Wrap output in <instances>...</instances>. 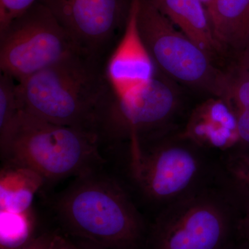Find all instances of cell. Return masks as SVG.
I'll return each mask as SVG.
<instances>
[{
	"label": "cell",
	"instance_id": "277c9868",
	"mask_svg": "<svg viewBox=\"0 0 249 249\" xmlns=\"http://www.w3.org/2000/svg\"><path fill=\"white\" fill-rule=\"evenodd\" d=\"M220 177L162 208L148 226L143 249H226L237 240V219Z\"/></svg>",
	"mask_w": 249,
	"mask_h": 249
},
{
	"label": "cell",
	"instance_id": "d4e9b609",
	"mask_svg": "<svg viewBox=\"0 0 249 249\" xmlns=\"http://www.w3.org/2000/svg\"><path fill=\"white\" fill-rule=\"evenodd\" d=\"M202 4L204 5L206 9H207L208 7L211 5V3L213 1V0H200Z\"/></svg>",
	"mask_w": 249,
	"mask_h": 249
},
{
	"label": "cell",
	"instance_id": "9a60e30c",
	"mask_svg": "<svg viewBox=\"0 0 249 249\" xmlns=\"http://www.w3.org/2000/svg\"><path fill=\"white\" fill-rule=\"evenodd\" d=\"M0 214L1 249H21L35 237L32 209L22 213L0 211Z\"/></svg>",
	"mask_w": 249,
	"mask_h": 249
},
{
	"label": "cell",
	"instance_id": "3957f363",
	"mask_svg": "<svg viewBox=\"0 0 249 249\" xmlns=\"http://www.w3.org/2000/svg\"><path fill=\"white\" fill-rule=\"evenodd\" d=\"M101 145L94 132L52 124L21 109L1 155L47 182L98 171L105 162Z\"/></svg>",
	"mask_w": 249,
	"mask_h": 249
},
{
	"label": "cell",
	"instance_id": "5bb4252c",
	"mask_svg": "<svg viewBox=\"0 0 249 249\" xmlns=\"http://www.w3.org/2000/svg\"><path fill=\"white\" fill-rule=\"evenodd\" d=\"M45 182L34 170L6 162L0 175V211L11 213L30 211L34 196Z\"/></svg>",
	"mask_w": 249,
	"mask_h": 249
},
{
	"label": "cell",
	"instance_id": "8992f818",
	"mask_svg": "<svg viewBox=\"0 0 249 249\" xmlns=\"http://www.w3.org/2000/svg\"><path fill=\"white\" fill-rule=\"evenodd\" d=\"M139 34L156 68L173 79L225 99L229 75L202 49L177 30L152 0H139Z\"/></svg>",
	"mask_w": 249,
	"mask_h": 249
},
{
	"label": "cell",
	"instance_id": "ac0fdd59",
	"mask_svg": "<svg viewBox=\"0 0 249 249\" xmlns=\"http://www.w3.org/2000/svg\"><path fill=\"white\" fill-rule=\"evenodd\" d=\"M40 0H0V31Z\"/></svg>",
	"mask_w": 249,
	"mask_h": 249
},
{
	"label": "cell",
	"instance_id": "5b68a950",
	"mask_svg": "<svg viewBox=\"0 0 249 249\" xmlns=\"http://www.w3.org/2000/svg\"><path fill=\"white\" fill-rule=\"evenodd\" d=\"M204 150L181 132L165 134L144 144L129 161L132 178L147 199L163 208L207 182Z\"/></svg>",
	"mask_w": 249,
	"mask_h": 249
},
{
	"label": "cell",
	"instance_id": "7c38bea8",
	"mask_svg": "<svg viewBox=\"0 0 249 249\" xmlns=\"http://www.w3.org/2000/svg\"><path fill=\"white\" fill-rule=\"evenodd\" d=\"M181 32L211 58L222 53L214 39L206 7L200 0H152Z\"/></svg>",
	"mask_w": 249,
	"mask_h": 249
},
{
	"label": "cell",
	"instance_id": "cb8c5ba5",
	"mask_svg": "<svg viewBox=\"0 0 249 249\" xmlns=\"http://www.w3.org/2000/svg\"><path fill=\"white\" fill-rule=\"evenodd\" d=\"M226 249H249V244L247 242L236 240Z\"/></svg>",
	"mask_w": 249,
	"mask_h": 249
},
{
	"label": "cell",
	"instance_id": "9c48e42d",
	"mask_svg": "<svg viewBox=\"0 0 249 249\" xmlns=\"http://www.w3.org/2000/svg\"><path fill=\"white\" fill-rule=\"evenodd\" d=\"M132 0H40L78 51L107 62L124 34Z\"/></svg>",
	"mask_w": 249,
	"mask_h": 249
},
{
	"label": "cell",
	"instance_id": "e0dca14e",
	"mask_svg": "<svg viewBox=\"0 0 249 249\" xmlns=\"http://www.w3.org/2000/svg\"><path fill=\"white\" fill-rule=\"evenodd\" d=\"M229 88L224 101L234 113L249 114V72L240 65L229 73Z\"/></svg>",
	"mask_w": 249,
	"mask_h": 249
},
{
	"label": "cell",
	"instance_id": "ffe728a7",
	"mask_svg": "<svg viewBox=\"0 0 249 249\" xmlns=\"http://www.w3.org/2000/svg\"><path fill=\"white\" fill-rule=\"evenodd\" d=\"M235 114L240 138L249 142V114L247 112H238Z\"/></svg>",
	"mask_w": 249,
	"mask_h": 249
},
{
	"label": "cell",
	"instance_id": "603a6c76",
	"mask_svg": "<svg viewBox=\"0 0 249 249\" xmlns=\"http://www.w3.org/2000/svg\"><path fill=\"white\" fill-rule=\"evenodd\" d=\"M74 244L76 249H106L89 241L84 240H80Z\"/></svg>",
	"mask_w": 249,
	"mask_h": 249
},
{
	"label": "cell",
	"instance_id": "d6986e66",
	"mask_svg": "<svg viewBox=\"0 0 249 249\" xmlns=\"http://www.w3.org/2000/svg\"><path fill=\"white\" fill-rule=\"evenodd\" d=\"M55 235L54 234H42L34 237L21 249H49Z\"/></svg>",
	"mask_w": 249,
	"mask_h": 249
},
{
	"label": "cell",
	"instance_id": "ba28073f",
	"mask_svg": "<svg viewBox=\"0 0 249 249\" xmlns=\"http://www.w3.org/2000/svg\"><path fill=\"white\" fill-rule=\"evenodd\" d=\"M75 52L71 37L40 1L0 31L1 72L18 83Z\"/></svg>",
	"mask_w": 249,
	"mask_h": 249
},
{
	"label": "cell",
	"instance_id": "44dd1931",
	"mask_svg": "<svg viewBox=\"0 0 249 249\" xmlns=\"http://www.w3.org/2000/svg\"><path fill=\"white\" fill-rule=\"evenodd\" d=\"M49 249H76L75 244L61 236L55 235Z\"/></svg>",
	"mask_w": 249,
	"mask_h": 249
},
{
	"label": "cell",
	"instance_id": "2e32d148",
	"mask_svg": "<svg viewBox=\"0 0 249 249\" xmlns=\"http://www.w3.org/2000/svg\"><path fill=\"white\" fill-rule=\"evenodd\" d=\"M18 82L4 73L0 75V149L4 146L17 120L20 105L17 93Z\"/></svg>",
	"mask_w": 249,
	"mask_h": 249
},
{
	"label": "cell",
	"instance_id": "8fae6325",
	"mask_svg": "<svg viewBox=\"0 0 249 249\" xmlns=\"http://www.w3.org/2000/svg\"><path fill=\"white\" fill-rule=\"evenodd\" d=\"M181 134L204 150L227 152L240 138L235 113L222 98L199 106Z\"/></svg>",
	"mask_w": 249,
	"mask_h": 249
},
{
	"label": "cell",
	"instance_id": "30bf717a",
	"mask_svg": "<svg viewBox=\"0 0 249 249\" xmlns=\"http://www.w3.org/2000/svg\"><path fill=\"white\" fill-rule=\"evenodd\" d=\"M138 4L132 0L124 34L106 62V76L118 98L142 89L155 76V64L139 34Z\"/></svg>",
	"mask_w": 249,
	"mask_h": 249
},
{
	"label": "cell",
	"instance_id": "6da1fadb",
	"mask_svg": "<svg viewBox=\"0 0 249 249\" xmlns=\"http://www.w3.org/2000/svg\"><path fill=\"white\" fill-rule=\"evenodd\" d=\"M106 65L80 52L65 57L18 83L21 109L52 124L97 134L100 115L114 94Z\"/></svg>",
	"mask_w": 249,
	"mask_h": 249
},
{
	"label": "cell",
	"instance_id": "4fadbf2b",
	"mask_svg": "<svg viewBox=\"0 0 249 249\" xmlns=\"http://www.w3.org/2000/svg\"><path fill=\"white\" fill-rule=\"evenodd\" d=\"M206 11L222 51L240 53L249 45V0H213Z\"/></svg>",
	"mask_w": 249,
	"mask_h": 249
},
{
	"label": "cell",
	"instance_id": "7a4b0ae2",
	"mask_svg": "<svg viewBox=\"0 0 249 249\" xmlns=\"http://www.w3.org/2000/svg\"><path fill=\"white\" fill-rule=\"evenodd\" d=\"M64 227L106 249H143L148 226L128 193L93 172L76 178L54 204Z\"/></svg>",
	"mask_w": 249,
	"mask_h": 249
},
{
	"label": "cell",
	"instance_id": "52a82bcc",
	"mask_svg": "<svg viewBox=\"0 0 249 249\" xmlns=\"http://www.w3.org/2000/svg\"><path fill=\"white\" fill-rule=\"evenodd\" d=\"M178 106L175 90L156 73L136 92L122 98L114 94L98 119L96 132L102 145L127 144L132 160L144 144L169 133Z\"/></svg>",
	"mask_w": 249,
	"mask_h": 249
},
{
	"label": "cell",
	"instance_id": "7402d4cb",
	"mask_svg": "<svg viewBox=\"0 0 249 249\" xmlns=\"http://www.w3.org/2000/svg\"><path fill=\"white\" fill-rule=\"evenodd\" d=\"M239 55V65L249 72V45Z\"/></svg>",
	"mask_w": 249,
	"mask_h": 249
}]
</instances>
